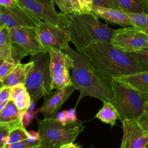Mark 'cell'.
<instances>
[{
    "label": "cell",
    "instance_id": "6da1fadb",
    "mask_svg": "<svg viewBox=\"0 0 148 148\" xmlns=\"http://www.w3.org/2000/svg\"><path fill=\"white\" fill-rule=\"evenodd\" d=\"M73 60L71 76L72 85L80 92L75 109L85 97L90 96L114 104L113 90L110 80L103 76L89 62L86 56L69 46L62 50Z\"/></svg>",
    "mask_w": 148,
    "mask_h": 148
},
{
    "label": "cell",
    "instance_id": "7a4b0ae2",
    "mask_svg": "<svg viewBox=\"0 0 148 148\" xmlns=\"http://www.w3.org/2000/svg\"><path fill=\"white\" fill-rule=\"evenodd\" d=\"M81 53L96 70L110 80L145 71L128 53L110 42L93 43Z\"/></svg>",
    "mask_w": 148,
    "mask_h": 148
},
{
    "label": "cell",
    "instance_id": "3957f363",
    "mask_svg": "<svg viewBox=\"0 0 148 148\" xmlns=\"http://www.w3.org/2000/svg\"><path fill=\"white\" fill-rule=\"evenodd\" d=\"M68 18L69 22L66 28L70 42L77 51L82 52L87 47L97 42H110L114 29L99 21L92 12L70 14Z\"/></svg>",
    "mask_w": 148,
    "mask_h": 148
},
{
    "label": "cell",
    "instance_id": "277c9868",
    "mask_svg": "<svg viewBox=\"0 0 148 148\" xmlns=\"http://www.w3.org/2000/svg\"><path fill=\"white\" fill-rule=\"evenodd\" d=\"M38 124L39 148H65L67 145L75 141L84 128L81 120L64 124L56 117L39 119Z\"/></svg>",
    "mask_w": 148,
    "mask_h": 148
},
{
    "label": "cell",
    "instance_id": "5b68a950",
    "mask_svg": "<svg viewBox=\"0 0 148 148\" xmlns=\"http://www.w3.org/2000/svg\"><path fill=\"white\" fill-rule=\"evenodd\" d=\"M110 83L119 119L121 121L131 119L138 120L145 112L148 93L117 79L110 80Z\"/></svg>",
    "mask_w": 148,
    "mask_h": 148
},
{
    "label": "cell",
    "instance_id": "8992f818",
    "mask_svg": "<svg viewBox=\"0 0 148 148\" xmlns=\"http://www.w3.org/2000/svg\"><path fill=\"white\" fill-rule=\"evenodd\" d=\"M50 59L49 51L31 55L30 60L34 61V66L24 85L32 102H37L51 91Z\"/></svg>",
    "mask_w": 148,
    "mask_h": 148
},
{
    "label": "cell",
    "instance_id": "52a82bcc",
    "mask_svg": "<svg viewBox=\"0 0 148 148\" xmlns=\"http://www.w3.org/2000/svg\"><path fill=\"white\" fill-rule=\"evenodd\" d=\"M50 54V87L53 89H61L72 86L69 71L73 66L71 57L63 51L49 49Z\"/></svg>",
    "mask_w": 148,
    "mask_h": 148
},
{
    "label": "cell",
    "instance_id": "ba28073f",
    "mask_svg": "<svg viewBox=\"0 0 148 148\" xmlns=\"http://www.w3.org/2000/svg\"><path fill=\"white\" fill-rule=\"evenodd\" d=\"M110 43L125 52H134L148 47V34L131 25L114 29Z\"/></svg>",
    "mask_w": 148,
    "mask_h": 148
},
{
    "label": "cell",
    "instance_id": "9c48e42d",
    "mask_svg": "<svg viewBox=\"0 0 148 148\" xmlns=\"http://www.w3.org/2000/svg\"><path fill=\"white\" fill-rule=\"evenodd\" d=\"M41 20L18 2L11 6L0 5V25L9 28L37 27Z\"/></svg>",
    "mask_w": 148,
    "mask_h": 148
},
{
    "label": "cell",
    "instance_id": "30bf717a",
    "mask_svg": "<svg viewBox=\"0 0 148 148\" xmlns=\"http://www.w3.org/2000/svg\"><path fill=\"white\" fill-rule=\"evenodd\" d=\"M36 31L40 43L47 50L52 49L62 51L69 46L71 39L66 27L40 21Z\"/></svg>",
    "mask_w": 148,
    "mask_h": 148
},
{
    "label": "cell",
    "instance_id": "8fae6325",
    "mask_svg": "<svg viewBox=\"0 0 148 148\" xmlns=\"http://www.w3.org/2000/svg\"><path fill=\"white\" fill-rule=\"evenodd\" d=\"M17 2L32 12L40 20L53 24L68 26V15L58 13L54 8V2L50 0H17Z\"/></svg>",
    "mask_w": 148,
    "mask_h": 148
},
{
    "label": "cell",
    "instance_id": "7c38bea8",
    "mask_svg": "<svg viewBox=\"0 0 148 148\" xmlns=\"http://www.w3.org/2000/svg\"><path fill=\"white\" fill-rule=\"evenodd\" d=\"M9 35L12 42L18 45L27 55L31 56L48 51L40 43L36 27H17L9 28Z\"/></svg>",
    "mask_w": 148,
    "mask_h": 148
},
{
    "label": "cell",
    "instance_id": "4fadbf2b",
    "mask_svg": "<svg viewBox=\"0 0 148 148\" xmlns=\"http://www.w3.org/2000/svg\"><path fill=\"white\" fill-rule=\"evenodd\" d=\"M123 135L121 148H146L148 147V131L143 129L136 119L121 121Z\"/></svg>",
    "mask_w": 148,
    "mask_h": 148
},
{
    "label": "cell",
    "instance_id": "5bb4252c",
    "mask_svg": "<svg viewBox=\"0 0 148 148\" xmlns=\"http://www.w3.org/2000/svg\"><path fill=\"white\" fill-rule=\"evenodd\" d=\"M75 90L73 86H69L63 88L56 89V91L45 95L43 104L40 109L45 118L56 117L57 111Z\"/></svg>",
    "mask_w": 148,
    "mask_h": 148
},
{
    "label": "cell",
    "instance_id": "9a60e30c",
    "mask_svg": "<svg viewBox=\"0 0 148 148\" xmlns=\"http://www.w3.org/2000/svg\"><path fill=\"white\" fill-rule=\"evenodd\" d=\"M91 12L98 18L104 20L108 24H116L122 27L132 25L129 17L124 12L116 9L92 5Z\"/></svg>",
    "mask_w": 148,
    "mask_h": 148
},
{
    "label": "cell",
    "instance_id": "2e32d148",
    "mask_svg": "<svg viewBox=\"0 0 148 148\" xmlns=\"http://www.w3.org/2000/svg\"><path fill=\"white\" fill-rule=\"evenodd\" d=\"M33 66L34 61L32 60L26 64L20 62L2 81L3 86L13 87L20 83L25 84L27 77Z\"/></svg>",
    "mask_w": 148,
    "mask_h": 148
},
{
    "label": "cell",
    "instance_id": "e0dca14e",
    "mask_svg": "<svg viewBox=\"0 0 148 148\" xmlns=\"http://www.w3.org/2000/svg\"><path fill=\"white\" fill-rule=\"evenodd\" d=\"M10 99L20 110L25 113L32 102L30 95L23 83L11 87Z\"/></svg>",
    "mask_w": 148,
    "mask_h": 148
},
{
    "label": "cell",
    "instance_id": "ac0fdd59",
    "mask_svg": "<svg viewBox=\"0 0 148 148\" xmlns=\"http://www.w3.org/2000/svg\"><path fill=\"white\" fill-rule=\"evenodd\" d=\"M140 91L148 93V70L136 72L117 78Z\"/></svg>",
    "mask_w": 148,
    "mask_h": 148
},
{
    "label": "cell",
    "instance_id": "d6986e66",
    "mask_svg": "<svg viewBox=\"0 0 148 148\" xmlns=\"http://www.w3.org/2000/svg\"><path fill=\"white\" fill-rule=\"evenodd\" d=\"M12 42L9 35V27L0 25V53L5 60H14L12 58Z\"/></svg>",
    "mask_w": 148,
    "mask_h": 148
},
{
    "label": "cell",
    "instance_id": "ffe728a7",
    "mask_svg": "<svg viewBox=\"0 0 148 148\" xmlns=\"http://www.w3.org/2000/svg\"><path fill=\"white\" fill-rule=\"evenodd\" d=\"M101 121L113 126L119 119V114L114 105L110 102H104L102 108L95 116Z\"/></svg>",
    "mask_w": 148,
    "mask_h": 148
},
{
    "label": "cell",
    "instance_id": "44dd1931",
    "mask_svg": "<svg viewBox=\"0 0 148 148\" xmlns=\"http://www.w3.org/2000/svg\"><path fill=\"white\" fill-rule=\"evenodd\" d=\"M117 10L130 13H140L146 11L143 0H111Z\"/></svg>",
    "mask_w": 148,
    "mask_h": 148
},
{
    "label": "cell",
    "instance_id": "7402d4cb",
    "mask_svg": "<svg viewBox=\"0 0 148 148\" xmlns=\"http://www.w3.org/2000/svg\"><path fill=\"white\" fill-rule=\"evenodd\" d=\"M25 112L20 110L10 99L0 112V122L8 123L23 118Z\"/></svg>",
    "mask_w": 148,
    "mask_h": 148
},
{
    "label": "cell",
    "instance_id": "603a6c76",
    "mask_svg": "<svg viewBox=\"0 0 148 148\" xmlns=\"http://www.w3.org/2000/svg\"><path fill=\"white\" fill-rule=\"evenodd\" d=\"M123 12L129 17L132 26H134L148 34V13L145 12L140 13Z\"/></svg>",
    "mask_w": 148,
    "mask_h": 148
},
{
    "label": "cell",
    "instance_id": "cb8c5ba5",
    "mask_svg": "<svg viewBox=\"0 0 148 148\" xmlns=\"http://www.w3.org/2000/svg\"><path fill=\"white\" fill-rule=\"evenodd\" d=\"M55 3L60 9V13L65 15L81 13L78 0H55Z\"/></svg>",
    "mask_w": 148,
    "mask_h": 148
},
{
    "label": "cell",
    "instance_id": "d4e9b609",
    "mask_svg": "<svg viewBox=\"0 0 148 148\" xmlns=\"http://www.w3.org/2000/svg\"><path fill=\"white\" fill-rule=\"evenodd\" d=\"M29 137V134L28 131L26 130L23 123L10 131L8 140L5 146L27 139Z\"/></svg>",
    "mask_w": 148,
    "mask_h": 148
},
{
    "label": "cell",
    "instance_id": "484cf974",
    "mask_svg": "<svg viewBox=\"0 0 148 148\" xmlns=\"http://www.w3.org/2000/svg\"><path fill=\"white\" fill-rule=\"evenodd\" d=\"M21 124H23V118L8 123L0 122V143L5 145L10 131Z\"/></svg>",
    "mask_w": 148,
    "mask_h": 148
},
{
    "label": "cell",
    "instance_id": "4316f807",
    "mask_svg": "<svg viewBox=\"0 0 148 148\" xmlns=\"http://www.w3.org/2000/svg\"><path fill=\"white\" fill-rule=\"evenodd\" d=\"M145 71L148 70V47L134 52L127 53Z\"/></svg>",
    "mask_w": 148,
    "mask_h": 148
},
{
    "label": "cell",
    "instance_id": "83f0119b",
    "mask_svg": "<svg viewBox=\"0 0 148 148\" xmlns=\"http://www.w3.org/2000/svg\"><path fill=\"white\" fill-rule=\"evenodd\" d=\"M40 145V139H35L29 137L27 139L6 145L3 148H39Z\"/></svg>",
    "mask_w": 148,
    "mask_h": 148
},
{
    "label": "cell",
    "instance_id": "f1b7e54d",
    "mask_svg": "<svg viewBox=\"0 0 148 148\" xmlns=\"http://www.w3.org/2000/svg\"><path fill=\"white\" fill-rule=\"evenodd\" d=\"M19 62L16 60H4L0 66V80L2 82Z\"/></svg>",
    "mask_w": 148,
    "mask_h": 148
},
{
    "label": "cell",
    "instance_id": "f546056e",
    "mask_svg": "<svg viewBox=\"0 0 148 148\" xmlns=\"http://www.w3.org/2000/svg\"><path fill=\"white\" fill-rule=\"evenodd\" d=\"M11 87L3 86L0 90V102H5L10 99Z\"/></svg>",
    "mask_w": 148,
    "mask_h": 148
},
{
    "label": "cell",
    "instance_id": "4dcf8cb0",
    "mask_svg": "<svg viewBox=\"0 0 148 148\" xmlns=\"http://www.w3.org/2000/svg\"><path fill=\"white\" fill-rule=\"evenodd\" d=\"M80 9L81 13L91 12L92 2V0H78Z\"/></svg>",
    "mask_w": 148,
    "mask_h": 148
},
{
    "label": "cell",
    "instance_id": "1f68e13d",
    "mask_svg": "<svg viewBox=\"0 0 148 148\" xmlns=\"http://www.w3.org/2000/svg\"><path fill=\"white\" fill-rule=\"evenodd\" d=\"M92 5L117 9L111 0H92Z\"/></svg>",
    "mask_w": 148,
    "mask_h": 148
},
{
    "label": "cell",
    "instance_id": "d6a6232c",
    "mask_svg": "<svg viewBox=\"0 0 148 148\" xmlns=\"http://www.w3.org/2000/svg\"><path fill=\"white\" fill-rule=\"evenodd\" d=\"M137 120L143 129L148 131V114H143Z\"/></svg>",
    "mask_w": 148,
    "mask_h": 148
},
{
    "label": "cell",
    "instance_id": "836d02e7",
    "mask_svg": "<svg viewBox=\"0 0 148 148\" xmlns=\"http://www.w3.org/2000/svg\"><path fill=\"white\" fill-rule=\"evenodd\" d=\"M78 119L77 118L76 113H75V108L67 110V121L68 123H72L77 121Z\"/></svg>",
    "mask_w": 148,
    "mask_h": 148
},
{
    "label": "cell",
    "instance_id": "e575fe53",
    "mask_svg": "<svg viewBox=\"0 0 148 148\" xmlns=\"http://www.w3.org/2000/svg\"><path fill=\"white\" fill-rule=\"evenodd\" d=\"M56 118L62 123H67V110H64L61 112H59L57 114Z\"/></svg>",
    "mask_w": 148,
    "mask_h": 148
},
{
    "label": "cell",
    "instance_id": "d590c367",
    "mask_svg": "<svg viewBox=\"0 0 148 148\" xmlns=\"http://www.w3.org/2000/svg\"><path fill=\"white\" fill-rule=\"evenodd\" d=\"M17 0H0V5L2 6H11L16 4Z\"/></svg>",
    "mask_w": 148,
    "mask_h": 148
},
{
    "label": "cell",
    "instance_id": "8d00e7d4",
    "mask_svg": "<svg viewBox=\"0 0 148 148\" xmlns=\"http://www.w3.org/2000/svg\"><path fill=\"white\" fill-rule=\"evenodd\" d=\"M79 147H80V146L76 145L73 143H70L65 146V148H79Z\"/></svg>",
    "mask_w": 148,
    "mask_h": 148
},
{
    "label": "cell",
    "instance_id": "74e56055",
    "mask_svg": "<svg viewBox=\"0 0 148 148\" xmlns=\"http://www.w3.org/2000/svg\"><path fill=\"white\" fill-rule=\"evenodd\" d=\"M8 101L5 102H0V112H1V110L3 109V108H4V106H5V105L7 103V102Z\"/></svg>",
    "mask_w": 148,
    "mask_h": 148
},
{
    "label": "cell",
    "instance_id": "f35d334b",
    "mask_svg": "<svg viewBox=\"0 0 148 148\" xmlns=\"http://www.w3.org/2000/svg\"><path fill=\"white\" fill-rule=\"evenodd\" d=\"M143 114H148V100L146 102V106H145V112H144Z\"/></svg>",
    "mask_w": 148,
    "mask_h": 148
},
{
    "label": "cell",
    "instance_id": "ab89813d",
    "mask_svg": "<svg viewBox=\"0 0 148 148\" xmlns=\"http://www.w3.org/2000/svg\"><path fill=\"white\" fill-rule=\"evenodd\" d=\"M145 5H146V10L148 13V0H145Z\"/></svg>",
    "mask_w": 148,
    "mask_h": 148
},
{
    "label": "cell",
    "instance_id": "60d3db41",
    "mask_svg": "<svg viewBox=\"0 0 148 148\" xmlns=\"http://www.w3.org/2000/svg\"><path fill=\"white\" fill-rule=\"evenodd\" d=\"M3 86H3V84L1 80H0V90H1V89Z\"/></svg>",
    "mask_w": 148,
    "mask_h": 148
},
{
    "label": "cell",
    "instance_id": "b9f144b4",
    "mask_svg": "<svg viewBox=\"0 0 148 148\" xmlns=\"http://www.w3.org/2000/svg\"><path fill=\"white\" fill-rule=\"evenodd\" d=\"M4 59H3V58H1L0 59V66H1V65L2 64V62L4 61Z\"/></svg>",
    "mask_w": 148,
    "mask_h": 148
},
{
    "label": "cell",
    "instance_id": "7bdbcfd3",
    "mask_svg": "<svg viewBox=\"0 0 148 148\" xmlns=\"http://www.w3.org/2000/svg\"><path fill=\"white\" fill-rule=\"evenodd\" d=\"M5 146L4 143H0V148H3Z\"/></svg>",
    "mask_w": 148,
    "mask_h": 148
},
{
    "label": "cell",
    "instance_id": "ee69618b",
    "mask_svg": "<svg viewBox=\"0 0 148 148\" xmlns=\"http://www.w3.org/2000/svg\"><path fill=\"white\" fill-rule=\"evenodd\" d=\"M1 58H2V56H1V53H0V59H1Z\"/></svg>",
    "mask_w": 148,
    "mask_h": 148
},
{
    "label": "cell",
    "instance_id": "f6af8a7d",
    "mask_svg": "<svg viewBox=\"0 0 148 148\" xmlns=\"http://www.w3.org/2000/svg\"><path fill=\"white\" fill-rule=\"evenodd\" d=\"M50 1H53V2H55V0H50Z\"/></svg>",
    "mask_w": 148,
    "mask_h": 148
},
{
    "label": "cell",
    "instance_id": "bcb514c9",
    "mask_svg": "<svg viewBox=\"0 0 148 148\" xmlns=\"http://www.w3.org/2000/svg\"><path fill=\"white\" fill-rule=\"evenodd\" d=\"M143 1H145V0H143Z\"/></svg>",
    "mask_w": 148,
    "mask_h": 148
}]
</instances>
